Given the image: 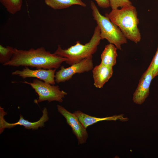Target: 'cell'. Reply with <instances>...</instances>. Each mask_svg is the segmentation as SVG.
Listing matches in <instances>:
<instances>
[{
    "mask_svg": "<svg viewBox=\"0 0 158 158\" xmlns=\"http://www.w3.org/2000/svg\"><path fill=\"white\" fill-rule=\"evenodd\" d=\"M101 40L100 30L97 25L95 28L91 39L88 42L82 44L78 41L75 45L65 49H62L61 46L59 45L54 54L67 58L66 63L71 65L85 59L92 57V55L96 51Z\"/></svg>",
    "mask_w": 158,
    "mask_h": 158,
    "instance_id": "3957f363",
    "label": "cell"
},
{
    "mask_svg": "<svg viewBox=\"0 0 158 158\" xmlns=\"http://www.w3.org/2000/svg\"><path fill=\"white\" fill-rule=\"evenodd\" d=\"M20 82L28 84L34 90L39 97L38 102L47 101L49 102L56 101L62 102L67 93L61 90L58 85H54L38 79H34L32 83L26 81Z\"/></svg>",
    "mask_w": 158,
    "mask_h": 158,
    "instance_id": "5b68a950",
    "label": "cell"
},
{
    "mask_svg": "<svg viewBox=\"0 0 158 158\" xmlns=\"http://www.w3.org/2000/svg\"><path fill=\"white\" fill-rule=\"evenodd\" d=\"M0 2L10 13L14 14L21 9L22 0H0Z\"/></svg>",
    "mask_w": 158,
    "mask_h": 158,
    "instance_id": "9a60e30c",
    "label": "cell"
},
{
    "mask_svg": "<svg viewBox=\"0 0 158 158\" xmlns=\"http://www.w3.org/2000/svg\"><path fill=\"white\" fill-rule=\"evenodd\" d=\"M153 78V66L151 62L147 69L141 76L133 93V100L134 103L141 104L144 102L149 95L150 85Z\"/></svg>",
    "mask_w": 158,
    "mask_h": 158,
    "instance_id": "9c48e42d",
    "label": "cell"
},
{
    "mask_svg": "<svg viewBox=\"0 0 158 158\" xmlns=\"http://www.w3.org/2000/svg\"><path fill=\"white\" fill-rule=\"evenodd\" d=\"M110 20L121 30L127 39L137 43L141 39L138 25L139 23L135 7L131 6L112 9L109 13H106Z\"/></svg>",
    "mask_w": 158,
    "mask_h": 158,
    "instance_id": "7a4b0ae2",
    "label": "cell"
},
{
    "mask_svg": "<svg viewBox=\"0 0 158 158\" xmlns=\"http://www.w3.org/2000/svg\"><path fill=\"white\" fill-rule=\"evenodd\" d=\"M44 1L47 6L54 10L67 8L73 5L86 6L82 0H44Z\"/></svg>",
    "mask_w": 158,
    "mask_h": 158,
    "instance_id": "5bb4252c",
    "label": "cell"
},
{
    "mask_svg": "<svg viewBox=\"0 0 158 158\" xmlns=\"http://www.w3.org/2000/svg\"><path fill=\"white\" fill-rule=\"evenodd\" d=\"M92 59V57L85 59L67 68L62 66L60 70L56 72V83L65 82L71 79L76 73H81L92 70L94 68Z\"/></svg>",
    "mask_w": 158,
    "mask_h": 158,
    "instance_id": "8992f818",
    "label": "cell"
},
{
    "mask_svg": "<svg viewBox=\"0 0 158 158\" xmlns=\"http://www.w3.org/2000/svg\"><path fill=\"white\" fill-rule=\"evenodd\" d=\"M90 6L94 19L99 28L101 40H106L118 49L121 50L122 45L127 43V39L121 30L107 16L101 14L92 1Z\"/></svg>",
    "mask_w": 158,
    "mask_h": 158,
    "instance_id": "277c9868",
    "label": "cell"
},
{
    "mask_svg": "<svg viewBox=\"0 0 158 158\" xmlns=\"http://www.w3.org/2000/svg\"><path fill=\"white\" fill-rule=\"evenodd\" d=\"M73 113L78 117L83 126L86 129L89 126L101 121L119 120L122 121H125L128 120V118L124 117L122 115L100 118L89 115L79 110L75 111Z\"/></svg>",
    "mask_w": 158,
    "mask_h": 158,
    "instance_id": "7c38bea8",
    "label": "cell"
},
{
    "mask_svg": "<svg viewBox=\"0 0 158 158\" xmlns=\"http://www.w3.org/2000/svg\"><path fill=\"white\" fill-rule=\"evenodd\" d=\"M57 107L58 111L65 118L67 123L71 127L78 139V145L85 143L88 138V133L78 117L74 113L70 112L59 105H57Z\"/></svg>",
    "mask_w": 158,
    "mask_h": 158,
    "instance_id": "ba28073f",
    "label": "cell"
},
{
    "mask_svg": "<svg viewBox=\"0 0 158 158\" xmlns=\"http://www.w3.org/2000/svg\"><path fill=\"white\" fill-rule=\"evenodd\" d=\"M56 69H46L43 68H37L32 70L27 67L23 68L22 71L17 70L12 72L13 75H18L23 78L29 77L35 78L41 80L54 85Z\"/></svg>",
    "mask_w": 158,
    "mask_h": 158,
    "instance_id": "30bf717a",
    "label": "cell"
},
{
    "mask_svg": "<svg viewBox=\"0 0 158 158\" xmlns=\"http://www.w3.org/2000/svg\"><path fill=\"white\" fill-rule=\"evenodd\" d=\"M92 73L94 85L96 88H101L112 76L113 67L100 63L93 68Z\"/></svg>",
    "mask_w": 158,
    "mask_h": 158,
    "instance_id": "8fae6325",
    "label": "cell"
},
{
    "mask_svg": "<svg viewBox=\"0 0 158 158\" xmlns=\"http://www.w3.org/2000/svg\"><path fill=\"white\" fill-rule=\"evenodd\" d=\"M153 66V78L158 75V44L155 55L151 61Z\"/></svg>",
    "mask_w": 158,
    "mask_h": 158,
    "instance_id": "ac0fdd59",
    "label": "cell"
},
{
    "mask_svg": "<svg viewBox=\"0 0 158 158\" xmlns=\"http://www.w3.org/2000/svg\"><path fill=\"white\" fill-rule=\"evenodd\" d=\"M112 9L118 8L132 5L130 0H108Z\"/></svg>",
    "mask_w": 158,
    "mask_h": 158,
    "instance_id": "e0dca14e",
    "label": "cell"
},
{
    "mask_svg": "<svg viewBox=\"0 0 158 158\" xmlns=\"http://www.w3.org/2000/svg\"><path fill=\"white\" fill-rule=\"evenodd\" d=\"M42 115L40 119L36 122H32L26 120L20 115L19 121L16 123H10L6 122L4 118L7 113L4 108L0 107V133L1 134L5 128H10L17 125L23 126L27 129H38L39 127L44 126V123L48 121L49 118L47 109L44 108L42 111Z\"/></svg>",
    "mask_w": 158,
    "mask_h": 158,
    "instance_id": "52a82bcc",
    "label": "cell"
},
{
    "mask_svg": "<svg viewBox=\"0 0 158 158\" xmlns=\"http://www.w3.org/2000/svg\"><path fill=\"white\" fill-rule=\"evenodd\" d=\"M117 48L114 44L109 43L106 45L101 55V63L113 67L116 63L118 56Z\"/></svg>",
    "mask_w": 158,
    "mask_h": 158,
    "instance_id": "4fadbf2b",
    "label": "cell"
},
{
    "mask_svg": "<svg viewBox=\"0 0 158 158\" xmlns=\"http://www.w3.org/2000/svg\"><path fill=\"white\" fill-rule=\"evenodd\" d=\"M98 6L102 8H106L110 7V4L108 0H94Z\"/></svg>",
    "mask_w": 158,
    "mask_h": 158,
    "instance_id": "d6986e66",
    "label": "cell"
},
{
    "mask_svg": "<svg viewBox=\"0 0 158 158\" xmlns=\"http://www.w3.org/2000/svg\"><path fill=\"white\" fill-rule=\"evenodd\" d=\"M14 52V48L9 46L6 47L0 45V63L4 64L11 59Z\"/></svg>",
    "mask_w": 158,
    "mask_h": 158,
    "instance_id": "2e32d148",
    "label": "cell"
},
{
    "mask_svg": "<svg viewBox=\"0 0 158 158\" xmlns=\"http://www.w3.org/2000/svg\"><path fill=\"white\" fill-rule=\"evenodd\" d=\"M67 58L47 51L43 47L28 50L14 48L13 54L11 60L4 66H25L46 69L58 68Z\"/></svg>",
    "mask_w": 158,
    "mask_h": 158,
    "instance_id": "6da1fadb",
    "label": "cell"
}]
</instances>
